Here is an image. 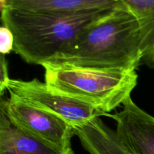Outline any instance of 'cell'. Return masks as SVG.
<instances>
[{
    "mask_svg": "<svg viewBox=\"0 0 154 154\" xmlns=\"http://www.w3.org/2000/svg\"><path fill=\"white\" fill-rule=\"evenodd\" d=\"M110 10L54 13L5 8L1 20L14 36V51L27 63L42 66L68 51L87 25Z\"/></svg>",
    "mask_w": 154,
    "mask_h": 154,
    "instance_id": "7a4b0ae2",
    "label": "cell"
},
{
    "mask_svg": "<svg viewBox=\"0 0 154 154\" xmlns=\"http://www.w3.org/2000/svg\"><path fill=\"white\" fill-rule=\"evenodd\" d=\"M1 109L14 126L65 150H72V126L60 117L15 96L1 101Z\"/></svg>",
    "mask_w": 154,
    "mask_h": 154,
    "instance_id": "5b68a950",
    "label": "cell"
},
{
    "mask_svg": "<svg viewBox=\"0 0 154 154\" xmlns=\"http://www.w3.org/2000/svg\"><path fill=\"white\" fill-rule=\"evenodd\" d=\"M141 60L139 21L123 3L87 25L71 48L49 63L84 69L136 70Z\"/></svg>",
    "mask_w": 154,
    "mask_h": 154,
    "instance_id": "6da1fadb",
    "label": "cell"
},
{
    "mask_svg": "<svg viewBox=\"0 0 154 154\" xmlns=\"http://www.w3.org/2000/svg\"><path fill=\"white\" fill-rule=\"evenodd\" d=\"M11 81L8 75V62L5 59V55L1 54L0 57V92L1 95L7 90L8 85Z\"/></svg>",
    "mask_w": 154,
    "mask_h": 154,
    "instance_id": "7c38bea8",
    "label": "cell"
},
{
    "mask_svg": "<svg viewBox=\"0 0 154 154\" xmlns=\"http://www.w3.org/2000/svg\"><path fill=\"white\" fill-rule=\"evenodd\" d=\"M83 147L90 154H135L112 130L96 117L81 126L73 127Z\"/></svg>",
    "mask_w": 154,
    "mask_h": 154,
    "instance_id": "ba28073f",
    "label": "cell"
},
{
    "mask_svg": "<svg viewBox=\"0 0 154 154\" xmlns=\"http://www.w3.org/2000/svg\"><path fill=\"white\" fill-rule=\"evenodd\" d=\"M136 16L141 32L142 60L150 69H154V0H120Z\"/></svg>",
    "mask_w": 154,
    "mask_h": 154,
    "instance_id": "30bf717a",
    "label": "cell"
},
{
    "mask_svg": "<svg viewBox=\"0 0 154 154\" xmlns=\"http://www.w3.org/2000/svg\"><path fill=\"white\" fill-rule=\"evenodd\" d=\"M0 154H74L41 140L11 123L0 109Z\"/></svg>",
    "mask_w": 154,
    "mask_h": 154,
    "instance_id": "52a82bcc",
    "label": "cell"
},
{
    "mask_svg": "<svg viewBox=\"0 0 154 154\" xmlns=\"http://www.w3.org/2000/svg\"><path fill=\"white\" fill-rule=\"evenodd\" d=\"M117 123L120 139L135 154H154V117L138 106L129 98L123 109L108 114Z\"/></svg>",
    "mask_w": 154,
    "mask_h": 154,
    "instance_id": "8992f818",
    "label": "cell"
},
{
    "mask_svg": "<svg viewBox=\"0 0 154 154\" xmlns=\"http://www.w3.org/2000/svg\"><path fill=\"white\" fill-rule=\"evenodd\" d=\"M42 66L48 87L89 104L105 116L130 98L138 84L135 70L84 69L49 63Z\"/></svg>",
    "mask_w": 154,
    "mask_h": 154,
    "instance_id": "3957f363",
    "label": "cell"
},
{
    "mask_svg": "<svg viewBox=\"0 0 154 154\" xmlns=\"http://www.w3.org/2000/svg\"><path fill=\"white\" fill-rule=\"evenodd\" d=\"M14 48V36L7 26L0 28V53L2 55L10 54Z\"/></svg>",
    "mask_w": 154,
    "mask_h": 154,
    "instance_id": "8fae6325",
    "label": "cell"
},
{
    "mask_svg": "<svg viewBox=\"0 0 154 154\" xmlns=\"http://www.w3.org/2000/svg\"><path fill=\"white\" fill-rule=\"evenodd\" d=\"M123 4L120 0H0V10H19L54 13H78L112 9Z\"/></svg>",
    "mask_w": 154,
    "mask_h": 154,
    "instance_id": "9c48e42d",
    "label": "cell"
},
{
    "mask_svg": "<svg viewBox=\"0 0 154 154\" xmlns=\"http://www.w3.org/2000/svg\"><path fill=\"white\" fill-rule=\"evenodd\" d=\"M7 90L10 96L60 117L72 127L104 115L89 104L56 91L36 78L31 81L11 79Z\"/></svg>",
    "mask_w": 154,
    "mask_h": 154,
    "instance_id": "277c9868",
    "label": "cell"
}]
</instances>
